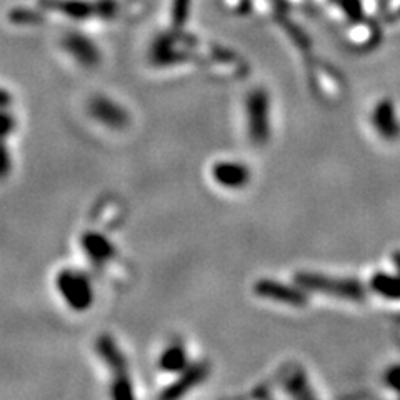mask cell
I'll return each instance as SVG.
<instances>
[{"label":"cell","instance_id":"1","mask_svg":"<svg viewBox=\"0 0 400 400\" xmlns=\"http://www.w3.org/2000/svg\"><path fill=\"white\" fill-rule=\"evenodd\" d=\"M57 289L66 304L77 312H84L94 302V290L88 277L74 269H64L57 276Z\"/></svg>","mask_w":400,"mask_h":400},{"label":"cell","instance_id":"9","mask_svg":"<svg viewBox=\"0 0 400 400\" xmlns=\"http://www.w3.org/2000/svg\"><path fill=\"white\" fill-rule=\"evenodd\" d=\"M82 247L86 250L87 257L97 265H105L115 257L114 245L108 242V238L97 232H87L82 237Z\"/></svg>","mask_w":400,"mask_h":400},{"label":"cell","instance_id":"7","mask_svg":"<svg viewBox=\"0 0 400 400\" xmlns=\"http://www.w3.org/2000/svg\"><path fill=\"white\" fill-rule=\"evenodd\" d=\"M209 375V365L204 362L193 363L189 365L187 369L182 370V375L177 379V382H173L171 387L162 394V399H177L180 395L187 394L189 390L193 389L197 383L205 381V377Z\"/></svg>","mask_w":400,"mask_h":400},{"label":"cell","instance_id":"12","mask_svg":"<svg viewBox=\"0 0 400 400\" xmlns=\"http://www.w3.org/2000/svg\"><path fill=\"white\" fill-rule=\"evenodd\" d=\"M257 296L274 298V301H282V302H296L297 297L294 296V292L290 289H287L284 285L274 284V282L264 280L258 282L256 285Z\"/></svg>","mask_w":400,"mask_h":400},{"label":"cell","instance_id":"4","mask_svg":"<svg viewBox=\"0 0 400 400\" xmlns=\"http://www.w3.org/2000/svg\"><path fill=\"white\" fill-rule=\"evenodd\" d=\"M212 177L224 189H242L250 180V172L244 164L222 160L212 167Z\"/></svg>","mask_w":400,"mask_h":400},{"label":"cell","instance_id":"3","mask_svg":"<svg viewBox=\"0 0 400 400\" xmlns=\"http://www.w3.org/2000/svg\"><path fill=\"white\" fill-rule=\"evenodd\" d=\"M249 132L252 140L262 144L269 137V99L265 92H250L247 100Z\"/></svg>","mask_w":400,"mask_h":400},{"label":"cell","instance_id":"10","mask_svg":"<svg viewBox=\"0 0 400 400\" xmlns=\"http://www.w3.org/2000/svg\"><path fill=\"white\" fill-rule=\"evenodd\" d=\"M92 115L95 117L99 122L112 128H122L125 124L128 122V117L124 112V108H120L119 105L112 102V100L99 97L95 99L91 105Z\"/></svg>","mask_w":400,"mask_h":400},{"label":"cell","instance_id":"6","mask_svg":"<svg viewBox=\"0 0 400 400\" xmlns=\"http://www.w3.org/2000/svg\"><path fill=\"white\" fill-rule=\"evenodd\" d=\"M66 50L74 57L77 62H80L82 66L92 67L95 64H99L100 60V52L99 48L91 39H87L82 34H67L62 40Z\"/></svg>","mask_w":400,"mask_h":400},{"label":"cell","instance_id":"5","mask_svg":"<svg viewBox=\"0 0 400 400\" xmlns=\"http://www.w3.org/2000/svg\"><path fill=\"white\" fill-rule=\"evenodd\" d=\"M44 9L60 12L62 15L77 20H86L91 17H99L97 2H86V0H40Z\"/></svg>","mask_w":400,"mask_h":400},{"label":"cell","instance_id":"2","mask_svg":"<svg viewBox=\"0 0 400 400\" xmlns=\"http://www.w3.org/2000/svg\"><path fill=\"white\" fill-rule=\"evenodd\" d=\"M97 352H99L102 361L111 367V370L114 372V385H112V395L115 399H131L132 397V389H131V381L127 377V365H125V359L122 352L119 350L114 339L104 335L97 342Z\"/></svg>","mask_w":400,"mask_h":400},{"label":"cell","instance_id":"8","mask_svg":"<svg viewBox=\"0 0 400 400\" xmlns=\"http://www.w3.org/2000/svg\"><path fill=\"white\" fill-rule=\"evenodd\" d=\"M189 59L187 52L177 47V39L172 35H162L152 47V60L157 66H175Z\"/></svg>","mask_w":400,"mask_h":400},{"label":"cell","instance_id":"11","mask_svg":"<svg viewBox=\"0 0 400 400\" xmlns=\"http://www.w3.org/2000/svg\"><path fill=\"white\" fill-rule=\"evenodd\" d=\"M189 354L180 342H172L160 355V369L164 372H182L187 369Z\"/></svg>","mask_w":400,"mask_h":400},{"label":"cell","instance_id":"15","mask_svg":"<svg viewBox=\"0 0 400 400\" xmlns=\"http://www.w3.org/2000/svg\"><path fill=\"white\" fill-rule=\"evenodd\" d=\"M10 167H12L10 155L6 149V142H3V140H0V179H3V177L9 175Z\"/></svg>","mask_w":400,"mask_h":400},{"label":"cell","instance_id":"16","mask_svg":"<svg viewBox=\"0 0 400 400\" xmlns=\"http://www.w3.org/2000/svg\"><path fill=\"white\" fill-rule=\"evenodd\" d=\"M9 102H10V95L7 94L6 91H2V88H0V107H6V105Z\"/></svg>","mask_w":400,"mask_h":400},{"label":"cell","instance_id":"14","mask_svg":"<svg viewBox=\"0 0 400 400\" xmlns=\"http://www.w3.org/2000/svg\"><path fill=\"white\" fill-rule=\"evenodd\" d=\"M9 17H10L12 22H17V23H37V22H40V20H42V17H40L37 12L26 10V9L12 10Z\"/></svg>","mask_w":400,"mask_h":400},{"label":"cell","instance_id":"13","mask_svg":"<svg viewBox=\"0 0 400 400\" xmlns=\"http://www.w3.org/2000/svg\"><path fill=\"white\" fill-rule=\"evenodd\" d=\"M191 0H173L172 2V23L175 29H182L189 20Z\"/></svg>","mask_w":400,"mask_h":400}]
</instances>
